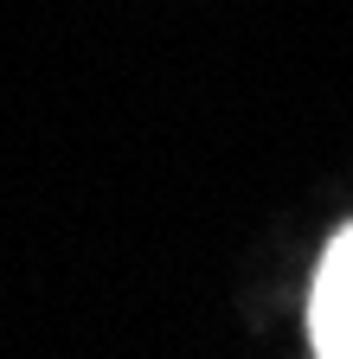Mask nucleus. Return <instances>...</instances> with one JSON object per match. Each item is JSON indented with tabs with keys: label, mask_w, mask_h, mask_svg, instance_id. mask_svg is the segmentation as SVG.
Returning a JSON list of instances; mask_svg holds the SVG:
<instances>
[{
	"label": "nucleus",
	"mask_w": 353,
	"mask_h": 359,
	"mask_svg": "<svg viewBox=\"0 0 353 359\" xmlns=\"http://www.w3.org/2000/svg\"><path fill=\"white\" fill-rule=\"evenodd\" d=\"M308 340L321 359H353V224H340L321 250L315 295H308Z\"/></svg>",
	"instance_id": "obj_1"
}]
</instances>
